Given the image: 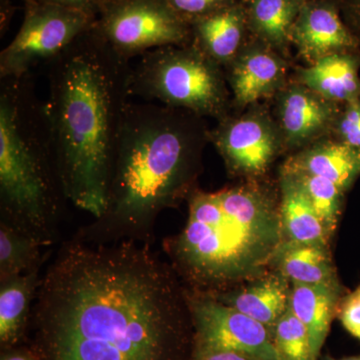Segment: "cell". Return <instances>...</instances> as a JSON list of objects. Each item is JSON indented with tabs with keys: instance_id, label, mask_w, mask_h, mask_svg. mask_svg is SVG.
I'll use <instances>...</instances> for the list:
<instances>
[{
	"instance_id": "cell-1",
	"label": "cell",
	"mask_w": 360,
	"mask_h": 360,
	"mask_svg": "<svg viewBox=\"0 0 360 360\" xmlns=\"http://www.w3.org/2000/svg\"><path fill=\"white\" fill-rule=\"evenodd\" d=\"M191 314L151 243L75 238L42 274L32 319L44 360H180Z\"/></svg>"
},
{
	"instance_id": "cell-2",
	"label": "cell",
	"mask_w": 360,
	"mask_h": 360,
	"mask_svg": "<svg viewBox=\"0 0 360 360\" xmlns=\"http://www.w3.org/2000/svg\"><path fill=\"white\" fill-rule=\"evenodd\" d=\"M208 132L205 118L189 111L129 101L103 214L75 238L92 243H151L160 213L195 191Z\"/></svg>"
},
{
	"instance_id": "cell-3",
	"label": "cell",
	"mask_w": 360,
	"mask_h": 360,
	"mask_svg": "<svg viewBox=\"0 0 360 360\" xmlns=\"http://www.w3.org/2000/svg\"><path fill=\"white\" fill-rule=\"evenodd\" d=\"M94 26L45 65V105L66 198L97 219L105 206L120 127L129 103L131 65L113 51Z\"/></svg>"
},
{
	"instance_id": "cell-4",
	"label": "cell",
	"mask_w": 360,
	"mask_h": 360,
	"mask_svg": "<svg viewBox=\"0 0 360 360\" xmlns=\"http://www.w3.org/2000/svg\"><path fill=\"white\" fill-rule=\"evenodd\" d=\"M188 219L165 251L193 292L212 295L226 284L257 277L272 264L283 238L281 194L264 179L217 191L196 188Z\"/></svg>"
},
{
	"instance_id": "cell-5",
	"label": "cell",
	"mask_w": 360,
	"mask_h": 360,
	"mask_svg": "<svg viewBox=\"0 0 360 360\" xmlns=\"http://www.w3.org/2000/svg\"><path fill=\"white\" fill-rule=\"evenodd\" d=\"M65 202L32 73L0 78V221L52 245Z\"/></svg>"
},
{
	"instance_id": "cell-6",
	"label": "cell",
	"mask_w": 360,
	"mask_h": 360,
	"mask_svg": "<svg viewBox=\"0 0 360 360\" xmlns=\"http://www.w3.org/2000/svg\"><path fill=\"white\" fill-rule=\"evenodd\" d=\"M129 94L217 122L232 111L224 68L193 44L168 45L141 56L130 68Z\"/></svg>"
},
{
	"instance_id": "cell-7",
	"label": "cell",
	"mask_w": 360,
	"mask_h": 360,
	"mask_svg": "<svg viewBox=\"0 0 360 360\" xmlns=\"http://www.w3.org/2000/svg\"><path fill=\"white\" fill-rule=\"evenodd\" d=\"M96 30L113 51L127 61L146 52L191 44V25L165 0H111L103 6Z\"/></svg>"
},
{
	"instance_id": "cell-8",
	"label": "cell",
	"mask_w": 360,
	"mask_h": 360,
	"mask_svg": "<svg viewBox=\"0 0 360 360\" xmlns=\"http://www.w3.org/2000/svg\"><path fill=\"white\" fill-rule=\"evenodd\" d=\"M96 23L92 13L30 2L20 32L0 53V78L21 77L47 65Z\"/></svg>"
},
{
	"instance_id": "cell-9",
	"label": "cell",
	"mask_w": 360,
	"mask_h": 360,
	"mask_svg": "<svg viewBox=\"0 0 360 360\" xmlns=\"http://www.w3.org/2000/svg\"><path fill=\"white\" fill-rule=\"evenodd\" d=\"M210 129V143L229 174L243 180L264 179L279 155L286 153L283 135L269 101L231 111Z\"/></svg>"
},
{
	"instance_id": "cell-10",
	"label": "cell",
	"mask_w": 360,
	"mask_h": 360,
	"mask_svg": "<svg viewBox=\"0 0 360 360\" xmlns=\"http://www.w3.org/2000/svg\"><path fill=\"white\" fill-rule=\"evenodd\" d=\"M194 328V354L234 352L258 360H281L274 333L238 309L205 293L188 295Z\"/></svg>"
},
{
	"instance_id": "cell-11",
	"label": "cell",
	"mask_w": 360,
	"mask_h": 360,
	"mask_svg": "<svg viewBox=\"0 0 360 360\" xmlns=\"http://www.w3.org/2000/svg\"><path fill=\"white\" fill-rule=\"evenodd\" d=\"M269 103L288 155L333 135L341 110L291 77Z\"/></svg>"
},
{
	"instance_id": "cell-12",
	"label": "cell",
	"mask_w": 360,
	"mask_h": 360,
	"mask_svg": "<svg viewBox=\"0 0 360 360\" xmlns=\"http://www.w3.org/2000/svg\"><path fill=\"white\" fill-rule=\"evenodd\" d=\"M232 111L270 101L290 79L291 60L250 37L236 58L224 68Z\"/></svg>"
},
{
	"instance_id": "cell-13",
	"label": "cell",
	"mask_w": 360,
	"mask_h": 360,
	"mask_svg": "<svg viewBox=\"0 0 360 360\" xmlns=\"http://www.w3.org/2000/svg\"><path fill=\"white\" fill-rule=\"evenodd\" d=\"M291 47L305 65L326 56L360 51V41L328 0H305L290 34Z\"/></svg>"
},
{
	"instance_id": "cell-14",
	"label": "cell",
	"mask_w": 360,
	"mask_h": 360,
	"mask_svg": "<svg viewBox=\"0 0 360 360\" xmlns=\"http://www.w3.org/2000/svg\"><path fill=\"white\" fill-rule=\"evenodd\" d=\"M191 44L222 68L236 58L250 37L245 8L232 4L191 23Z\"/></svg>"
},
{
	"instance_id": "cell-15",
	"label": "cell",
	"mask_w": 360,
	"mask_h": 360,
	"mask_svg": "<svg viewBox=\"0 0 360 360\" xmlns=\"http://www.w3.org/2000/svg\"><path fill=\"white\" fill-rule=\"evenodd\" d=\"M281 167L319 175L347 193L360 177V151L329 135L288 155Z\"/></svg>"
},
{
	"instance_id": "cell-16",
	"label": "cell",
	"mask_w": 360,
	"mask_h": 360,
	"mask_svg": "<svg viewBox=\"0 0 360 360\" xmlns=\"http://www.w3.org/2000/svg\"><path fill=\"white\" fill-rule=\"evenodd\" d=\"M291 78L317 94L340 104L360 99V51L342 52L296 66Z\"/></svg>"
},
{
	"instance_id": "cell-17",
	"label": "cell",
	"mask_w": 360,
	"mask_h": 360,
	"mask_svg": "<svg viewBox=\"0 0 360 360\" xmlns=\"http://www.w3.org/2000/svg\"><path fill=\"white\" fill-rule=\"evenodd\" d=\"M342 297L341 284H292L288 307L307 328L316 359Z\"/></svg>"
},
{
	"instance_id": "cell-18",
	"label": "cell",
	"mask_w": 360,
	"mask_h": 360,
	"mask_svg": "<svg viewBox=\"0 0 360 360\" xmlns=\"http://www.w3.org/2000/svg\"><path fill=\"white\" fill-rule=\"evenodd\" d=\"M278 186L284 240L328 246L330 236L300 184L279 172Z\"/></svg>"
},
{
	"instance_id": "cell-19",
	"label": "cell",
	"mask_w": 360,
	"mask_h": 360,
	"mask_svg": "<svg viewBox=\"0 0 360 360\" xmlns=\"http://www.w3.org/2000/svg\"><path fill=\"white\" fill-rule=\"evenodd\" d=\"M305 0H248L245 8L250 37L290 58V34Z\"/></svg>"
},
{
	"instance_id": "cell-20",
	"label": "cell",
	"mask_w": 360,
	"mask_h": 360,
	"mask_svg": "<svg viewBox=\"0 0 360 360\" xmlns=\"http://www.w3.org/2000/svg\"><path fill=\"white\" fill-rule=\"evenodd\" d=\"M40 269L0 281V342L4 348L14 347L22 338L41 281Z\"/></svg>"
},
{
	"instance_id": "cell-21",
	"label": "cell",
	"mask_w": 360,
	"mask_h": 360,
	"mask_svg": "<svg viewBox=\"0 0 360 360\" xmlns=\"http://www.w3.org/2000/svg\"><path fill=\"white\" fill-rule=\"evenodd\" d=\"M290 293L286 278L272 276L245 290L210 295L260 322L274 333L277 321L288 309Z\"/></svg>"
},
{
	"instance_id": "cell-22",
	"label": "cell",
	"mask_w": 360,
	"mask_h": 360,
	"mask_svg": "<svg viewBox=\"0 0 360 360\" xmlns=\"http://www.w3.org/2000/svg\"><path fill=\"white\" fill-rule=\"evenodd\" d=\"M272 264L292 283L340 284L328 246L283 240Z\"/></svg>"
},
{
	"instance_id": "cell-23",
	"label": "cell",
	"mask_w": 360,
	"mask_h": 360,
	"mask_svg": "<svg viewBox=\"0 0 360 360\" xmlns=\"http://www.w3.org/2000/svg\"><path fill=\"white\" fill-rule=\"evenodd\" d=\"M49 245L32 234L0 221V281L41 267L51 251Z\"/></svg>"
},
{
	"instance_id": "cell-24",
	"label": "cell",
	"mask_w": 360,
	"mask_h": 360,
	"mask_svg": "<svg viewBox=\"0 0 360 360\" xmlns=\"http://www.w3.org/2000/svg\"><path fill=\"white\" fill-rule=\"evenodd\" d=\"M279 172L291 175L300 184L331 238L342 212L345 191L319 175L283 167Z\"/></svg>"
},
{
	"instance_id": "cell-25",
	"label": "cell",
	"mask_w": 360,
	"mask_h": 360,
	"mask_svg": "<svg viewBox=\"0 0 360 360\" xmlns=\"http://www.w3.org/2000/svg\"><path fill=\"white\" fill-rule=\"evenodd\" d=\"M274 340L281 360H317L307 328L290 307L274 326Z\"/></svg>"
},
{
	"instance_id": "cell-26",
	"label": "cell",
	"mask_w": 360,
	"mask_h": 360,
	"mask_svg": "<svg viewBox=\"0 0 360 360\" xmlns=\"http://www.w3.org/2000/svg\"><path fill=\"white\" fill-rule=\"evenodd\" d=\"M333 135L360 151V99L341 106Z\"/></svg>"
},
{
	"instance_id": "cell-27",
	"label": "cell",
	"mask_w": 360,
	"mask_h": 360,
	"mask_svg": "<svg viewBox=\"0 0 360 360\" xmlns=\"http://www.w3.org/2000/svg\"><path fill=\"white\" fill-rule=\"evenodd\" d=\"M181 20L193 21L236 4V0H165Z\"/></svg>"
},
{
	"instance_id": "cell-28",
	"label": "cell",
	"mask_w": 360,
	"mask_h": 360,
	"mask_svg": "<svg viewBox=\"0 0 360 360\" xmlns=\"http://www.w3.org/2000/svg\"><path fill=\"white\" fill-rule=\"evenodd\" d=\"M336 315L343 328L360 340V285L341 298Z\"/></svg>"
},
{
	"instance_id": "cell-29",
	"label": "cell",
	"mask_w": 360,
	"mask_h": 360,
	"mask_svg": "<svg viewBox=\"0 0 360 360\" xmlns=\"http://www.w3.org/2000/svg\"><path fill=\"white\" fill-rule=\"evenodd\" d=\"M108 0H30L34 4H56L70 8L79 9L92 13L96 7H103Z\"/></svg>"
},
{
	"instance_id": "cell-30",
	"label": "cell",
	"mask_w": 360,
	"mask_h": 360,
	"mask_svg": "<svg viewBox=\"0 0 360 360\" xmlns=\"http://www.w3.org/2000/svg\"><path fill=\"white\" fill-rule=\"evenodd\" d=\"M347 15L348 27L360 41V0H347Z\"/></svg>"
},
{
	"instance_id": "cell-31",
	"label": "cell",
	"mask_w": 360,
	"mask_h": 360,
	"mask_svg": "<svg viewBox=\"0 0 360 360\" xmlns=\"http://www.w3.org/2000/svg\"><path fill=\"white\" fill-rule=\"evenodd\" d=\"M0 360H44L41 354L34 350L25 349V348H6V352H2Z\"/></svg>"
},
{
	"instance_id": "cell-32",
	"label": "cell",
	"mask_w": 360,
	"mask_h": 360,
	"mask_svg": "<svg viewBox=\"0 0 360 360\" xmlns=\"http://www.w3.org/2000/svg\"><path fill=\"white\" fill-rule=\"evenodd\" d=\"M193 360H258L250 355L234 352H217L194 354Z\"/></svg>"
},
{
	"instance_id": "cell-33",
	"label": "cell",
	"mask_w": 360,
	"mask_h": 360,
	"mask_svg": "<svg viewBox=\"0 0 360 360\" xmlns=\"http://www.w3.org/2000/svg\"><path fill=\"white\" fill-rule=\"evenodd\" d=\"M324 360H360V356L345 357V359H333V357H328V359Z\"/></svg>"
}]
</instances>
